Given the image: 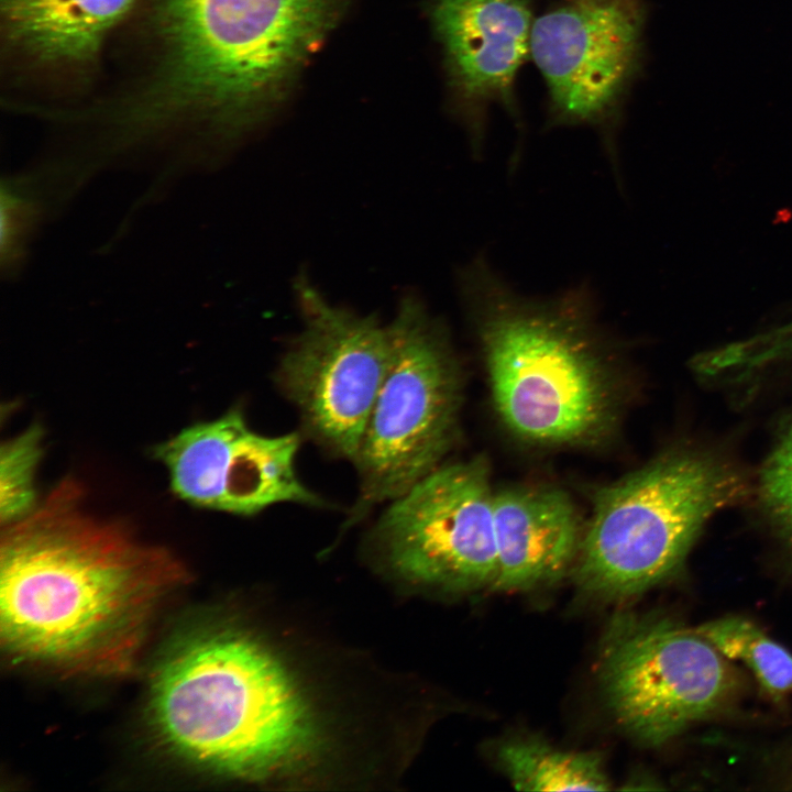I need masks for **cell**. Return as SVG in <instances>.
Wrapping results in <instances>:
<instances>
[{
    "instance_id": "cell-1",
    "label": "cell",
    "mask_w": 792,
    "mask_h": 792,
    "mask_svg": "<svg viewBox=\"0 0 792 792\" xmlns=\"http://www.w3.org/2000/svg\"><path fill=\"white\" fill-rule=\"evenodd\" d=\"M64 479L24 517L2 526L0 636L6 650L70 673L134 666L161 603L187 581L167 549L86 510Z\"/></svg>"
},
{
    "instance_id": "cell-2",
    "label": "cell",
    "mask_w": 792,
    "mask_h": 792,
    "mask_svg": "<svg viewBox=\"0 0 792 792\" xmlns=\"http://www.w3.org/2000/svg\"><path fill=\"white\" fill-rule=\"evenodd\" d=\"M495 409L518 437L543 444L598 440L614 414L608 358L587 290L548 299L515 292L477 255L458 274Z\"/></svg>"
},
{
    "instance_id": "cell-3",
    "label": "cell",
    "mask_w": 792,
    "mask_h": 792,
    "mask_svg": "<svg viewBox=\"0 0 792 792\" xmlns=\"http://www.w3.org/2000/svg\"><path fill=\"white\" fill-rule=\"evenodd\" d=\"M160 736L176 754L235 779L289 772L317 748L314 713L263 644L232 629L182 642L157 669L150 698Z\"/></svg>"
},
{
    "instance_id": "cell-4",
    "label": "cell",
    "mask_w": 792,
    "mask_h": 792,
    "mask_svg": "<svg viewBox=\"0 0 792 792\" xmlns=\"http://www.w3.org/2000/svg\"><path fill=\"white\" fill-rule=\"evenodd\" d=\"M342 0H155L163 58L147 107L246 124L279 98Z\"/></svg>"
},
{
    "instance_id": "cell-5",
    "label": "cell",
    "mask_w": 792,
    "mask_h": 792,
    "mask_svg": "<svg viewBox=\"0 0 792 792\" xmlns=\"http://www.w3.org/2000/svg\"><path fill=\"white\" fill-rule=\"evenodd\" d=\"M744 492L740 476L697 450L670 452L600 491L573 563L584 592L626 600L682 565L707 520Z\"/></svg>"
},
{
    "instance_id": "cell-6",
    "label": "cell",
    "mask_w": 792,
    "mask_h": 792,
    "mask_svg": "<svg viewBox=\"0 0 792 792\" xmlns=\"http://www.w3.org/2000/svg\"><path fill=\"white\" fill-rule=\"evenodd\" d=\"M387 329L388 366L353 461L361 490L350 524L440 466L457 431L459 374L441 320L407 294Z\"/></svg>"
},
{
    "instance_id": "cell-7",
    "label": "cell",
    "mask_w": 792,
    "mask_h": 792,
    "mask_svg": "<svg viewBox=\"0 0 792 792\" xmlns=\"http://www.w3.org/2000/svg\"><path fill=\"white\" fill-rule=\"evenodd\" d=\"M696 629L618 613L604 634L598 676L618 725L644 746H661L718 711L735 680Z\"/></svg>"
},
{
    "instance_id": "cell-8",
    "label": "cell",
    "mask_w": 792,
    "mask_h": 792,
    "mask_svg": "<svg viewBox=\"0 0 792 792\" xmlns=\"http://www.w3.org/2000/svg\"><path fill=\"white\" fill-rule=\"evenodd\" d=\"M302 326L277 370L309 435L354 461L391 353L387 326L332 304L305 273L294 280Z\"/></svg>"
},
{
    "instance_id": "cell-9",
    "label": "cell",
    "mask_w": 792,
    "mask_h": 792,
    "mask_svg": "<svg viewBox=\"0 0 792 792\" xmlns=\"http://www.w3.org/2000/svg\"><path fill=\"white\" fill-rule=\"evenodd\" d=\"M646 14L644 0H556L530 33V56L548 89V123L598 131L617 179L615 135L641 69Z\"/></svg>"
},
{
    "instance_id": "cell-10",
    "label": "cell",
    "mask_w": 792,
    "mask_h": 792,
    "mask_svg": "<svg viewBox=\"0 0 792 792\" xmlns=\"http://www.w3.org/2000/svg\"><path fill=\"white\" fill-rule=\"evenodd\" d=\"M494 494L483 458L438 466L391 501L375 526L388 565L426 585L493 587L498 569Z\"/></svg>"
},
{
    "instance_id": "cell-11",
    "label": "cell",
    "mask_w": 792,
    "mask_h": 792,
    "mask_svg": "<svg viewBox=\"0 0 792 792\" xmlns=\"http://www.w3.org/2000/svg\"><path fill=\"white\" fill-rule=\"evenodd\" d=\"M297 433L265 436L252 430L232 408L194 424L160 443L155 458L167 469L173 493L212 510L254 515L278 503L320 505L299 480Z\"/></svg>"
},
{
    "instance_id": "cell-12",
    "label": "cell",
    "mask_w": 792,
    "mask_h": 792,
    "mask_svg": "<svg viewBox=\"0 0 792 792\" xmlns=\"http://www.w3.org/2000/svg\"><path fill=\"white\" fill-rule=\"evenodd\" d=\"M431 19L443 47L450 84L479 155L487 109L502 105L521 129L514 88L530 55V0H433Z\"/></svg>"
},
{
    "instance_id": "cell-13",
    "label": "cell",
    "mask_w": 792,
    "mask_h": 792,
    "mask_svg": "<svg viewBox=\"0 0 792 792\" xmlns=\"http://www.w3.org/2000/svg\"><path fill=\"white\" fill-rule=\"evenodd\" d=\"M497 576L494 590L527 591L558 581L575 561L579 515L557 488H509L494 494Z\"/></svg>"
},
{
    "instance_id": "cell-14",
    "label": "cell",
    "mask_w": 792,
    "mask_h": 792,
    "mask_svg": "<svg viewBox=\"0 0 792 792\" xmlns=\"http://www.w3.org/2000/svg\"><path fill=\"white\" fill-rule=\"evenodd\" d=\"M138 0H1L10 43L47 65L92 61Z\"/></svg>"
},
{
    "instance_id": "cell-15",
    "label": "cell",
    "mask_w": 792,
    "mask_h": 792,
    "mask_svg": "<svg viewBox=\"0 0 792 792\" xmlns=\"http://www.w3.org/2000/svg\"><path fill=\"white\" fill-rule=\"evenodd\" d=\"M497 760L518 790L610 789V780L597 752L563 750L540 739L519 738L503 743L497 750Z\"/></svg>"
},
{
    "instance_id": "cell-16",
    "label": "cell",
    "mask_w": 792,
    "mask_h": 792,
    "mask_svg": "<svg viewBox=\"0 0 792 792\" xmlns=\"http://www.w3.org/2000/svg\"><path fill=\"white\" fill-rule=\"evenodd\" d=\"M696 631L724 657L743 661L772 698L792 693V654L750 620L721 617L702 624Z\"/></svg>"
},
{
    "instance_id": "cell-17",
    "label": "cell",
    "mask_w": 792,
    "mask_h": 792,
    "mask_svg": "<svg viewBox=\"0 0 792 792\" xmlns=\"http://www.w3.org/2000/svg\"><path fill=\"white\" fill-rule=\"evenodd\" d=\"M43 430L32 425L0 449V519L7 525L37 505L35 471L43 454Z\"/></svg>"
},
{
    "instance_id": "cell-18",
    "label": "cell",
    "mask_w": 792,
    "mask_h": 792,
    "mask_svg": "<svg viewBox=\"0 0 792 792\" xmlns=\"http://www.w3.org/2000/svg\"><path fill=\"white\" fill-rule=\"evenodd\" d=\"M763 507L792 547V419L781 430L760 475Z\"/></svg>"
},
{
    "instance_id": "cell-19",
    "label": "cell",
    "mask_w": 792,
    "mask_h": 792,
    "mask_svg": "<svg viewBox=\"0 0 792 792\" xmlns=\"http://www.w3.org/2000/svg\"><path fill=\"white\" fill-rule=\"evenodd\" d=\"M784 330H785L788 337L790 338V340L792 341V311L789 312L788 315H785Z\"/></svg>"
}]
</instances>
